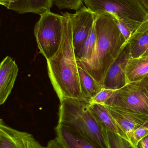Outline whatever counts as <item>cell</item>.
Instances as JSON below:
<instances>
[{"instance_id": "6da1fadb", "label": "cell", "mask_w": 148, "mask_h": 148, "mask_svg": "<svg viewBox=\"0 0 148 148\" xmlns=\"http://www.w3.org/2000/svg\"><path fill=\"white\" fill-rule=\"evenodd\" d=\"M95 27L96 42L92 56L76 62L103 88L109 70L127 42L109 13L96 14Z\"/></svg>"}, {"instance_id": "7a4b0ae2", "label": "cell", "mask_w": 148, "mask_h": 148, "mask_svg": "<svg viewBox=\"0 0 148 148\" xmlns=\"http://www.w3.org/2000/svg\"><path fill=\"white\" fill-rule=\"evenodd\" d=\"M63 15V34L61 46L55 55L47 60L49 77L60 102L70 98L83 100L73 45L69 13L66 12Z\"/></svg>"}, {"instance_id": "3957f363", "label": "cell", "mask_w": 148, "mask_h": 148, "mask_svg": "<svg viewBox=\"0 0 148 148\" xmlns=\"http://www.w3.org/2000/svg\"><path fill=\"white\" fill-rule=\"evenodd\" d=\"M60 103L58 124L70 128L99 148H109L106 130L89 109V102L70 98Z\"/></svg>"}, {"instance_id": "277c9868", "label": "cell", "mask_w": 148, "mask_h": 148, "mask_svg": "<svg viewBox=\"0 0 148 148\" xmlns=\"http://www.w3.org/2000/svg\"><path fill=\"white\" fill-rule=\"evenodd\" d=\"M97 15L108 13L117 17L134 33L148 20V11L139 0H83Z\"/></svg>"}, {"instance_id": "5b68a950", "label": "cell", "mask_w": 148, "mask_h": 148, "mask_svg": "<svg viewBox=\"0 0 148 148\" xmlns=\"http://www.w3.org/2000/svg\"><path fill=\"white\" fill-rule=\"evenodd\" d=\"M40 16L34 27V35L40 53L48 60L55 55L61 46L63 16L49 11Z\"/></svg>"}, {"instance_id": "8992f818", "label": "cell", "mask_w": 148, "mask_h": 148, "mask_svg": "<svg viewBox=\"0 0 148 148\" xmlns=\"http://www.w3.org/2000/svg\"><path fill=\"white\" fill-rule=\"evenodd\" d=\"M105 104L148 116V87L137 82L128 84L116 90Z\"/></svg>"}, {"instance_id": "52a82bcc", "label": "cell", "mask_w": 148, "mask_h": 148, "mask_svg": "<svg viewBox=\"0 0 148 148\" xmlns=\"http://www.w3.org/2000/svg\"><path fill=\"white\" fill-rule=\"evenodd\" d=\"M105 105L114 118L122 137L130 141L136 130L148 122V116L121 107Z\"/></svg>"}, {"instance_id": "ba28073f", "label": "cell", "mask_w": 148, "mask_h": 148, "mask_svg": "<svg viewBox=\"0 0 148 148\" xmlns=\"http://www.w3.org/2000/svg\"><path fill=\"white\" fill-rule=\"evenodd\" d=\"M72 24L73 42L75 55L88 36L95 23L96 14L83 6L74 14L69 13Z\"/></svg>"}, {"instance_id": "9c48e42d", "label": "cell", "mask_w": 148, "mask_h": 148, "mask_svg": "<svg viewBox=\"0 0 148 148\" xmlns=\"http://www.w3.org/2000/svg\"><path fill=\"white\" fill-rule=\"evenodd\" d=\"M0 148H45L30 133L20 131L0 121Z\"/></svg>"}, {"instance_id": "30bf717a", "label": "cell", "mask_w": 148, "mask_h": 148, "mask_svg": "<svg viewBox=\"0 0 148 148\" xmlns=\"http://www.w3.org/2000/svg\"><path fill=\"white\" fill-rule=\"evenodd\" d=\"M130 57L129 44L127 42L109 70L103 88L117 90L127 85L126 68Z\"/></svg>"}, {"instance_id": "8fae6325", "label": "cell", "mask_w": 148, "mask_h": 148, "mask_svg": "<svg viewBox=\"0 0 148 148\" xmlns=\"http://www.w3.org/2000/svg\"><path fill=\"white\" fill-rule=\"evenodd\" d=\"M18 68L14 60L6 56L0 65V104L4 103L11 93L17 76Z\"/></svg>"}, {"instance_id": "7c38bea8", "label": "cell", "mask_w": 148, "mask_h": 148, "mask_svg": "<svg viewBox=\"0 0 148 148\" xmlns=\"http://www.w3.org/2000/svg\"><path fill=\"white\" fill-rule=\"evenodd\" d=\"M54 130L56 138L63 148H99L65 125L57 123Z\"/></svg>"}, {"instance_id": "4fadbf2b", "label": "cell", "mask_w": 148, "mask_h": 148, "mask_svg": "<svg viewBox=\"0 0 148 148\" xmlns=\"http://www.w3.org/2000/svg\"><path fill=\"white\" fill-rule=\"evenodd\" d=\"M53 0H15L7 9L18 14L33 13L41 15L50 11Z\"/></svg>"}, {"instance_id": "5bb4252c", "label": "cell", "mask_w": 148, "mask_h": 148, "mask_svg": "<svg viewBox=\"0 0 148 148\" xmlns=\"http://www.w3.org/2000/svg\"><path fill=\"white\" fill-rule=\"evenodd\" d=\"M127 42L131 57L139 58L144 54L148 49V20L133 33Z\"/></svg>"}, {"instance_id": "9a60e30c", "label": "cell", "mask_w": 148, "mask_h": 148, "mask_svg": "<svg viewBox=\"0 0 148 148\" xmlns=\"http://www.w3.org/2000/svg\"><path fill=\"white\" fill-rule=\"evenodd\" d=\"M148 74V56L130 57L126 68L127 84L140 82Z\"/></svg>"}, {"instance_id": "2e32d148", "label": "cell", "mask_w": 148, "mask_h": 148, "mask_svg": "<svg viewBox=\"0 0 148 148\" xmlns=\"http://www.w3.org/2000/svg\"><path fill=\"white\" fill-rule=\"evenodd\" d=\"M82 96L83 100L89 102L101 89L102 87L90 75L78 67Z\"/></svg>"}, {"instance_id": "e0dca14e", "label": "cell", "mask_w": 148, "mask_h": 148, "mask_svg": "<svg viewBox=\"0 0 148 148\" xmlns=\"http://www.w3.org/2000/svg\"><path fill=\"white\" fill-rule=\"evenodd\" d=\"M89 109L104 129L120 134L119 129L114 118L103 104H89Z\"/></svg>"}, {"instance_id": "ac0fdd59", "label": "cell", "mask_w": 148, "mask_h": 148, "mask_svg": "<svg viewBox=\"0 0 148 148\" xmlns=\"http://www.w3.org/2000/svg\"><path fill=\"white\" fill-rule=\"evenodd\" d=\"M96 38L94 23L87 39L75 55L76 61L87 60L90 59L94 50Z\"/></svg>"}, {"instance_id": "d6986e66", "label": "cell", "mask_w": 148, "mask_h": 148, "mask_svg": "<svg viewBox=\"0 0 148 148\" xmlns=\"http://www.w3.org/2000/svg\"><path fill=\"white\" fill-rule=\"evenodd\" d=\"M109 148H137L130 141L108 130H106Z\"/></svg>"}, {"instance_id": "ffe728a7", "label": "cell", "mask_w": 148, "mask_h": 148, "mask_svg": "<svg viewBox=\"0 0 148 148\" xmlns=\"http://www.w3.org/2000/svg\"><path fill=\"white\" fill-rule=\"evenodd\" d=\"M116 90L102 88L100 91L92 97L89 103L90 104H105L113 95Z\"/></svg>"}, {"instance_id": "44dd1931", "label": "cell", "mask_w": 148, "mask_h": 148, "mask_svg": "<svg viewBox=\"0 0 148 148\" xmlns=\"http://www.w3.org/2000/svg\"><path fill=\"white\" fill-rule=\"evenodd\" d=\"M59 9H67L77 10L83 6V0H53Z\"/></svg>"}, {"instance_id": "7402d4cb", "label": "cell", "mask_w": 148, "mask_h": 148, "mask_svg": "<svg viewBox=\"0 0 148 148\" xmlns=\"http://www.w3.org/2000/svg\"><path fill=\"white\" fill-rule=\"evenodd\" d=\"M148 136V122L141 126L134 131L130 138V143L135 147L137 148L139 142Z\"/></svg>"}, {"instance_id": "603a6c76", "label": "cell", "mask_w": 148, "mask_h": 148, "mask_svg": "<svg viewBox=\"0 0 148 148\" xmlns=\"http://www.w3.org/2000/svg\"><path fill=\"white\" fill-rule=\"evenodd\" d=\"M111 15L113 16L114 21L118 27L119 30H120L121 33L125 38L126 42H127L128 41L131 37L133 33L125 23L120 21L117 17L115 16L114 15L111 14Z\"/></svg>"}, {"instance_id": "cb8c5ba5", "label": "cell", "mask_w": 148, "mask_h": 148, "mask_svg": "<svg viewBox=\"0 0 148 148\" xmlns=\"http://www.w3.org/2000/svg\"><path fill=\"white\" fill-rule=\"evenodd\" d=\"M45 148H63L59 143L56 138L50 140L47 143Z\"/></svg>"}, {"instance_id": "d4e9b609", "label": "cell", "mask_w": 148, "mask_h": 148, "mask_svg": "<svg viewBox=\"0 0 148 148\" xmlns=\"http://www.w3.org/2000/svg\"><path fill=\"white\" fill-rule=\"evenodd\" d=\"M137 148H148V136L139 142Z\"/></svg>"}, {"instance_id": "484cf974", "label": "cell", "mask_w": 148, "mask_h": 148, "mask_svg": "<svg viewBox=\"0 0 148 148\" xmlns=\"http://www.w3.org/2000/svg\"><path fill=\"white\" fill-rule=\"evenodd\" d=\"M14 1L15 0H0V4L7 8L9 5Z\"/></svg>"}, {"instance_id": "4316f807", "label": "cell", "mask_w": 148, "mask_h": 148, "mask_svg": "<svg viewBox=\"0 0 148 148\" xmlns=\"http://www.w3.org/2000/svg\"><path fill=\"white\" fill-rule=\"evenodd\" d=\"M137 82L139 84L148 87V74L141 81H140V82Z\"/></svg>"}, {"instance_id": "83f0119b", "label": "cell", "mask_w": 148, "mask_h": 148, "mask_svg": "<svg viewBox=\"0 0 148 148\" xmlns=\"http://www.w3.org/2000/svg\"><path fill=\"white\" fill-rule=\"evenodd\" d=\"M148 11V0H139Z\"/></svg>"}, {"instance_id": "f1b7e54d", "label": "cell", "mask_w": 148, "mask_h": 148, "mask_svg": "<svg viewBox=\"0 0 148 148\" xmlns=\"http://www.w3.org/2000/svg\"><path fill=\"white\" fill-rule=\"evenodd\" d=\"M142 56H148V49L147 51L144 53V54Z\"/></svg>"}]
</instances>
